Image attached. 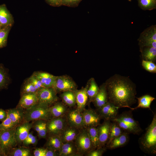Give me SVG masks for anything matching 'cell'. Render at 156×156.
<instances>
[{
    "mask_svg": "<svg viewBox=\"0 0 156 156\" xmlns=\"http://www.w3.org/2000/svg\"><path fill=\"white\" fill-rule=\"evenodd\" d=\"M44 120H36V122L33 125V127H34L35 130L38 133L40 128L43 121Z\"/></svg>",
    "mask_w": 156,
    "mask_h": 156,
    "instance_id": "obj_47",
    "label": "cell"
},
{
    "mask_svg": "<svg viewBox=\"0 0 156 156\" xmlns=\"http://www.w3.org/2000/svg\"><path fill=\"white\" fill-rule=\"evenodd\" d=\"M46 121L43 120L40 128L37 133L39 137L40 138H45L47 133Z\"/></svg>",
    "mask_w": 156,
    "mask_h": 156,
    "instance_id": "obj_41",
    "label": "cell"
},
{
    "mask_svg": "<svg viewBox=\"0 0 156 156\" xmlns=\"http://www.w3.org/2000/svg\"><path fill=\"white\" fill-rule=\"evenodd\" d=\"M2 156L1 154L0 153V156Z\"/></svg>",
    "mask_w": 156,
    "mask_h": 156,
    "instance_id": "obj_55",
    "label": "cell"
},
{
    "mask_svg": "<svg viewBox=\"0 0 156 156\" xmlns=\"http://www.w3.org/2000/svg\"><path fill=\"white\" fill-rule=\"evenodd\" d=\"M138 41L140 49L144 47L156 48V25H152L145 29L141 34Z\"/></svg>",
    "mask_w": 156,
    "mask_h": 156,
    "instance_id": "obj_8",
    "label": "cell"
},
{
    "mask_svg": "<svg viewBox=\"0 0 156 156\" xmlns=\"http://www.w3.org/2000/svg\"><path fill=\"white\" fill-rule=\"evenodd\" d=\"M0 153L1 154L2 156H4L3 151H2L1 146L0 144Z\"/></svg>",
    "mask_w": 156,
    "mask_h": 156,
    "instance_id": "obj_52",
    "label": "cell"
},
{
    "mask_svg": "<svg viewBox=\"0 0 156 156\" xmlns=\"http://www.w3.org/2000/svg\"><path fill=\"white\" fill-rule=\"evenodd\" d=\"M22 95L16 107L25 110L34 106L38 102L36 93Z\"/></svg>",
    "mask_w": 156,
    "mask_h": 156,
    "instance_id": "obj_17",
    "label": "cell"
},
{
    "mask_svg": "<svg viewBox=\"0 0 156 156\" xmlns=\"http://www.w3.org/2000/svg\"><path fill=\"white\" fill-rule=\"evenodd\" d=\"M88 85V82L85 87L78 90L76 89L73 91L75 96L76 104L77 105L76 109L81 113L85 109L88 101L87 90Z\"/></svg>",
    "mask_w": 156,
    "mask_h": 156,
    "instance_id": "obj_16",
    "label": "cell"
},
{
    "mask_svg": "<svg viewBox=\"0 0 156 156\" xmlns=\"http://www.w3.org/2000/svg\"><path fill=\"white\" fill-rule=\"evenodd\" d=\"M33 133H29L26 138L23 141L22 143L25 142L31 139L34 136Z\"/></svg>",
    "mask_w": 156,
    "mask_h": 156,
    "instance_id": "obj_50",
    "label": "cell"
},
{
    "mask_svg": "<svg viewBox=\"0 0 156 156\" xmlns=\"http://www.w3.org/2000/svg\"><path fill=\"white\" fill-rule=\"evenodd\" d=\"M108 101L119 108L131 106L136 101V86L127 77L115 74L105 83Z\"/></svg>",
    "mask_w": 156,
    "mask_h": 156,
    "instance_id": "obj_1",
    "label": "cell"
},
{
    "mask_svg": "<svg viewBox=\"0 0 156 156\" xmlns=\"http://www.w3.org/2000/svg\"><path fill=\"white\" fill-rule=\"evenodd\" d=\"M58 153L59 156H80L74 141L62 143Z\"/></svg>",
    "mask_w": 156,
    "mask_h": 156,
    "instance_id": "obj_20",
    "label": "cell"
},
{
    "mask_svg": "<svg viewBox=\"0 0 156 156\" xmlns=\"http://www.w3.org/2000/svg\"><path fill=\"white\" fill-rule=\"evenodd\" d=\"M111 123L110 120H104L102 124L97 127L99 140L98 148L105 146L108 140Z\"/></svg>",
    "mask_w": 156,
    "mask_h": 156,
    "instance_id": "obj_13",
    "label": "cell"
},
{
    "mask_svg": "<svg viewBox=\"0 0 156 156\" xmlns=\"http://www.w3.org/2000/svg\"><path fill=\"white\" fill-rule=\"evenodd\" d=\"M50 111L52 117H57L65 115L68 110L65 105L61 102H56L50 107Z\"/></svg>",
    "mask_w": 156,
    "mask_h": 156,
    "instance_id": "obj_25",
    "label": "cell"
},
{
    "mask_svg": "<svg viewBox=\"0 0 156 156\" xmlns=\"http://www.w3.org/2000/svg\"><path fill=\"white\" fill-rule=\"evenodd\" d=\"M138 6L142 10H151L156 8V0H137Z\"/></svg>",
    "mask_w": 156,
    "mask_h": 156,
    "instance_id": "obj_35",
    "label": "cell"
},
{
    "mask_svg": "<svg viewBox=\"0 0 156 156\" xmlns=\"http://www.w3.org/2000/svg\"><path fill=\"white\" fill-rule=\"evenodd\" d=\"M86 129L94 149L98 148L99 146V140L97 127H90Z\"/></svg>",
    "mask_w": 156,
    "mask_h": 156,
    "instance_id": "obj_32",
    "label": "cell"
},
{
    "mask_svg": "<svg viewBox=\"0 0 156 156\" xmlns=\"http://www.w3.org/2000/svg\"><path fill=\"white\" fill-rule=\"evenodd\" d=\"M2 28L1 25H0V31L1 30V29Z\"/></svg>",
    "mask_w": 156,
    "mask_h": 156,
    "instance_id": "obj_53",
    "label": "cell"
},
{
    "mask_svg": "<svg viewBox=\"0 0 156 156\" xmlns=\"http://www.w3.org/2000/svg\"><path fill=\"white\" fill-rule=\"evenodd\" d=\"M47 151V148H36L34 151V155L35 156H45Z\"/></svg>",
    "mask_w": 156,
    "mask_h": 156,
    "instance_id": "obj_43",
    "label": "cell"
},
{
    "mask_svg": "<svg viewBox=\"0 0 156 156\" xmlns=\"http://www.w3.org/2000/svg\"><path fill=\"white\" fill-rule=\"evenodd\" d=\"M47 151L46 153L45 156H58L57 152L53 151L47 148Z\"/></svg>",
    "mask_w": 156,
    "mask_h": 156,
    "instance_id": "obj_49",
    "label": "cell"
},
{
    "mask_svg": "<svg viewBox=\"0 0 156 156\" xmlns=\"http://www.w3.org/2000/svg\"><path fill=\"white\" fill-rule=\"evenodd\" d=\"M8 155L10 156H30V150L26 147H22L12 149Z\"/></svg>",
    "mask_w": 156,
    "mask_h": 156,
    "instance_id": "obj_34",
    "label": "cell"
},
{
    "mask_svg": "<svg viewBox=\"0 0 156 156\" xmlns=\"http://www.w3.org/2000/svg\"><path fill=\"white\" fill-rule=\"evenodd\" d=\"M69 0H61L62 6H67Z\"/></svg>",
    "mask_w": 156,
    "mask_h": 156,
    "instance_id": "obj_51",
    "label": "cell"
},
{
    "mask_svg": "<svg viewBox=\"0 0 156 156\" xmlns=\"http://www.w3.org/2000/svg\"><path fill=\"white\" fill-rule=\"evenodd\" d=\"M49 106L38 102L25 109L23 121L30 122L38 120L47 121L52 118Z\"/></svg>",
    "mask_w": 156,
    "mask_h": 156,
    "instance_id": "obj_4",
    "label": "cell"
},
{
    "mask_svg": "<svg viewBox=\"0 0 156 156\" xmlns=\"http://www.w3.org/2000/svg\"><path fill=\"white\" fill-rule=\"evenodd\" d=\"M11 27L6 26L2 28L0 31V49L6 46L8 35Z\"/></svg>",
    "mask_w": 156,
    "mask_h": 156,
    "instance_id": "obj_36",
    "label": "cell"
},
{
    "mask_svg": "<svg viewBox=\"0 0 156 156\" xmlns=\"http://www.w3.org/2000/svg\"><path fill=\"white\" fill-rule=\"evenodd\" d=\"M10 79L8 72L2 64H0V90L6 88Z\"/></svg>",
    "mask_w": 156,
    "mask_h": 156,
    "instance_id": "obj_33",
    "label": "cell"
},
{
    "mask_svg": "<svg viewBox=\"0 0 156 156\" xmlns=\"http://www.w3.org/2000/svg\"><path fill=\"white\" fill-rule=\"evenodd\" d=\"M13 122L7 115L6 119L0 124V131L9 130L15 128Z\"/></svg>",
    "mask_w": 156,
    "mask_h": 156,
    "instance_id": "obj_38",
    "label": "cell"
},
{
    "mask_svg": "<svg viewBox=\"0 0 156 156\" xmlns=\"http://www.w3.org/2000/svg\"><path fill=\"white\" fill-rule=\"evenodd\" d=\"M80 156H86L94 149L89 136L87 129L83 127L79 132L74 141Z\"/></svg>",
    "mask_w": 156,
    "mask_h": 156,
    "instance_id": "obj_5",
    "label": "cell"
},
{
    "mask_svg": "<svg viewBox=\"0 0 156 156\" xmlns=\"http://www.w3.org/2000/svg\"><path fill=\"white\" fill-rule=\"evenodd\" d=\"M37 95L39 103L49 107L56 103L58 99L57 92L53 88H44L37 91Z\"/></svg>",
    "mask_w": 156,
    "mask_h": 156,
    "instance_id": "obj_10",
    "label": "cell"
},
{
    "mask_svg": "<svg viewBox=\"0 0 156 156\" xmlns=\"http://www.w3.org/2000/svg\"><path fill=\"white\" fill-rule=\"evenodd\" d=\"M28 79L34 85L38 91L43 88H44L40 81L33 74L28 78Z\"/></svg>",
    "mask_w": 156,
    "mask_h": 156,
    "instance_id": "obj_40",
    "label": "cell"
},
{
    "mask_svg": "<svg viewBox=\"0 0 156 156\" xmlns=\"http://www.w3.org/2000/svg\"><path fill=\"white\" fill-rule=\"evenodd\" d=\"M129 133L124 132L122 134L112 140L107 145V148L113 149L123 147L127 144L129 140Z\"/></svg>",
    "mask_w": 156,
    "mask_h": 156,
    "instance_id": "obj_24",
    "label": "cell"
},
{
    "mask_svg": "<svg viewBox=\"0 0 156 156\" xmlns=\"http://www.w3.org/2000/svg\"><path fill=\"white\" fill-rule=\"evenodd\" d=\"M37 142L38 140L37 138L34 136L30 140L23 143L24 146H27L31 144L36 145L37 144Z\"/></svg>",
    "mask_w": 156,
    "mask_h": 156,
    "instance_id": "obj_46",
    "label": "cell"
},
{
    "mask_svg": "<svg viewBox=\"0 0 156 156\" xmlns=\"http://www.w3.org/2000/svg\"><path fill=\"white\" fill-rule=\"evenodd\" d=\"M46 2L49 5L54 7L61 6V0H45Z\"/></svg>",
    "mask_w": 156,
    "mask_h": 156,
    "instance_id": "obj_44",
    "label": "cell"
},
{
    "mask_svg": "<svg viewBox=\"0 0 156 156\" xmlns=\"http://www.w3.org/2000/svg\"><path fill=\"white\" fill-rule=\"evenodd\" d=\"M106 148L105 146L97 148L93 150L88 153L86 156H102L106 151Z\"/></svg>",
    "mask_w": 156,
    "mask_h": 156,
    "instance_id": "obj_42",
    "label": "cell"
},
{
    "mask_svg": "<svg viewBox=\"0 0 156 156\" xmlns=\"http://www.w3.org/2000/svg\"><path fill=\"white\" fill-rule=\"evenodd\" d=\"M142 65L146 71L151 73H156V65L153 62L143 60Z\"/></svg>",
    "mask_w": 156,
    "mask_h": 156,
    "instance_id": "obj_39",
    "label": "cell"
},
{
    "mask_svg": "<svg viewBox=\"0 0 156 156\" xmlns=\"http://www.w3.org/2000/svg\"><path fill=\"white\" fill-rule=\"evenodd\" d=\"M57 92L71 91L77 89V85L74 81L69 76L63 75L57 76L52 87Z\"/></svg>",
    "mask_w": 156,
    "mask_h": 156,
    "instance_id": "obj_9",
    "label": "cell"
},
{
    "mask_svg": "<svg viewBox=\"0 0 156 156\" xmlns=\"http://www.w3.org/2000/svg\"><path fill=\"white\" fill-rule=\"evenodd\" d=\"M7 116V113L6 111L0 108V121H3L6 119Z\"/></svg>",
    "mask_w": 156,
    "mask_h": 156,
    "instance_id": "obj_48",
    "label": "cell"
},
{
    "mask_svg": "<svg viewBox=\"0 0 156 156\" xmlns=\"http://www.w3.org/2000/svg\"><path fill=\"white\" fill-rule=\"evenodd\" d=\"M65 116L68 125L79 129L84 127L82 113L76 108L68 110Z\"/></svg>",
    "mask_w": 156,
    "mask_h": 156,
    "instance_id": "obj_11",
    "label": "cell"
},
{
    "mask_svg": "<svg viewBox=\"0 0 156 156\" xmlns=\"http://www.w3.org/2000/svg\"><path fill=\"white\" fill-rule=\"evenodd\" d=\"M60 97L64 103L70 107L74 106L76 104L75 96L73 91L63 92L61 94Z\"/></svg>",
    "mask_w": 156,
    "mask_h": 156,
    "instance_id": "obj_30",
    "label": "cell"
},
{
    "mask_svg": "<svg viewBox=\"0 0 156 156\" xmlns=\"http://www.w3.org/2000/svg\"><path fill=\"white\" fill-rule=\"evenodd\" d=\"M15 128L0 131V144L4 156L8 155L13 148L17 144L14 135Z\"/></svg>",
    "mask_w": 156,
    "mask_h": 156,
    "instance_id": "obj_6",
    "label": "cell"
},
{
    "mask_svg": "<svg viewBox=\"0 0 156 156\" xmlns=\"http://www.w3.org/2000/svg\"><path fill=\"white\" fill-rule=\"evenodd\" d=\"M138 101V105L131 109L134 110L139 108H147L151 110L150 106L151 103L155 99L154 97L148 94H145L139 97H136Z\"/></svg>",
    "mask_w": 156,
    "mask_h": 156,
    "instance_id": "obj_27",
    "label": "cell"
},
{
    "mask_svg": "<svg viewBox=\"0 0 156 156\" xmlns=\"http://www.w3.org/2000/svg\"><path fill=\"white\" fill-rule=\"evenodd\" d=\"M42 82L44 88L52 87L57 76L48 73L42 72H36L33 74Z\"/></svg>",
    "mask_w": 156,
    "mask_h": 156,
    "instance_id": "obj_23",
    "label": "cell"
},
{
    "mask_svg": "<svg viewBox=\"0 0 156 156\" xmlns=\"http://www.w3.org/2000/svg\"><path fill=\"white\" fill-rule=\"evenodd\" d=\"M111 121L116 122L124 132L138 134L142 130L139 122L133 117L131 112H124L118 115Z\"/></svg>",
    "mask_w": 156,
    "mask_h": 156,
    "instance_id": "obj_3",
    "label": "cell"
},
{
    "mask_svg": "<svg viewBox=\"0 0 156 156\" xmlns=\"http://www.w3.org/2000/svg\"><path fill=\"white\" fill-rule=\"evenodd\" d=\"M108 101L107 93L105 83H104L99 87L98 92L92 102L97 110Z\"/></svg>",
    "mask_w": 156,
    "mask_h": 156,
    "instance_id": "obj_18",
    "label": "cell"
},
{
    "mask_svg": "<svg viewBox=\"0 0 156 156\" xmlns=\"http://www.w3.org/2000/svg\"><path fill=\"white\" fill-rule=\"evenodd\" d=\"M80 129L68 125L59 136L62 143L74 141L79 132Z\"/></svg>",
    "mask_w": 156,
    "mask_h": 156,
    "instance_id": "obj_19",
    "label": "cell"
},
{
    "mask_svg": "<svg viewBox=\"0 0 156 156\" xmlns=\"http://www.w3.org/2000/svg\"><path fill=\"white\" fill-rule=\"evenodd\" d=\"M12 14L3 4L0 5V25L2 28L10 26L12 27L14 23Z\"/></svg>",
    "mask_w": 156,
    "mask_h": 156,
    "instance_id": "obj_21",
    "label": "cell"
},
{
    "mask_svg": "<svg viewBox=\"0 0 156 156\" xmlns=\"http://www.w3.org/2000/svg\"><path fill=\"white\" fill-rule=\"evenodd\" d=\"M124 132L116 122L112 121L111 125L108 140L105 146L108 145L112 140L121 135Z\"/></svg>",
    "mask_w": 156,
    "mask_h": 156,
    "instance_id": "obj_31",
    "label": "cell"
},
{
    "mask_svg": "<svg viewBox=\"0 0 156 156\" xmlns=\"http://www.w3.org/2000/svg\"><path fill=\"white\" fill-rule=\"evenodd\" d=\"M22 94L36 93L38 90L28 78L23 83L21 89Z\"/></svg>",
    "mask_w": 156,
    "mask_h": 156,
    "instance_id": "obj_37",
    "label": "cell"
},
{
    "mask_svg": "<svg viewBox=\"0 0 156 156\" xmlns=\"http://www.w3.org/2000/svg\"><path fill=\"white\" fill-rule=\"evenodd\" d=\"M89 85L87 90L88 100L89 103L94 99L99 89L97 83L93 78H91L88 81Z\"/></svg>",
    "mask_w": 156,
    "mask_h": 156,
    "instance_id": "obj_29",
    "label": "cell"
},
{
    "mask_svg": "<svg viewBox=\"0 0 156 156\" xmlns=\"http://www.w3.org/2000/svg\"><path fill=\"white\" fill-rule=\"evenodd\" d=\"M143 60L153 62L156 58V48L151 47H144L140 49Z\"/></svg>",
    "mask_w": 156,
    "mask_h": 156,
    "instance_id": "obj_28",
    "label": "cell"
},
{
    "mask_svg": "<svg viewBox=\"0 0 156 156\" xmlns=\"http://www.w3.org/2000/svg\"><path fill=\"white\" fill-rule=\"evenodd\" d=\"M128 0L129 1H132V0Z\"/></svg>",
    "mask_w": 156,
    "mask_h": 156,
    "instance_id": "obj_54",
    "label": "cell"
},
{
    "mask_svg": "<svg viewBox=\"0 0 156 156\" xmlns=\"http://www.w3.org/2000/svg\"><path fill=\"white\" fill-rule=\"evenodd\" d=\"M82 0H69L67 6L75 8L78 6Z\"/></svg>",
    "mask_w": 156,
    "mask_h": 156,
    "instance_id": "obj_45",
    "label": "cell"
},
{
    "mask_svg": "<svg viewBox=\"0 0 156 156\" xmlns=\"http://www.w3.org/2000/svg\"><path fill=\"white\" fill-rule=\"evenodd\" d=\"M47 133L49 135H59L67 125L65 115L52 117L46 121Z\"/></svg>",
    "mask_w": 156,
    "mask_h": 156,
    "instance_id": "obj_7",
    "label": "cell"
},
{
    "mask_svg": "<svg viewBox=\"0 0 156 156\" xmlns=\"http://www.w3.org/2000/svg\"><path fill=\"white\" fill-rule=\"evenodd\" d=\"M6 111L7 115L16 127L23 120L25 109L16 107L8 109Z\"/></svg>",
    "mask_w": 156,
    "mask_h": 156,
    "instance_id": "obj_22",
    "label": "cell"
},
{
    "mask_svg": "<svg viewBox=\"0 0 156 156\" xmlns=\"http://www.w3.org/2000/svg\"><path fill=\"white\" fill-rule=\"evenodd\" d=\"M141 149L151 155L156 153V114L155 113L152 122L145 133L138 141Z\"/></svg>",
    "mask_w": 156,
    "mask_h": 156,
    "instance_id": "obj_2",
    "label": "cell"
},
{
    "mask_svg": "<svg viewBox=\"0 0 156 156\" xmlns=\"http://www.w3.org/2000/svg\"><path fill=\"white\" fill-rule=\"evenodd\" d=\"M82 113L85 128L96 127L100 124L101 118L98 113L94 110L85 109Z\"/></svg>",
    "mask_w": 156,
    "mask_h": 156,
    "instance_id": "obj_12",
    "label": "cell"
},
{
    "mask_svg": "<svg viewBox=\"0 0 156 156\" xmlns=\"http://www.w3.org/2000/svg\"><path fill=\"white\" fill-rule=\"evenodd\" d=\"M62 144L59 135H51L48 138L46 145L47 148L58 152Z\"/></svg>",
    "mask_w": 156,
    "mask_h": 156,
    "instance_id": "obj_26",
    "label": "cell"
},
{
    "mask_svg": "<svg viewBox=\"0 0 156 156\" xmlns=\"http://www.w3.org/2000/svg\"><path fill=\"white\" fill-rule=\"evenodd\" d=\"M33 123L25 121L17 125L15 129V137L18 143H22L33 127Z\"/></svg>",
    "mask_w": 156,
    "mask_h": 156,
    "instance_id": "obj_14",
    "label": "cell"
},
{
    "mask_svg": "<svg viewBox=\"0 0 156 156\" xmlns=\"http://www.w3.org/2000/svg\"><path fill=\"white\" fill-rule=\"evenodd\" d=\"M119 108L108 101L97 110L101 118L111 121L118 115V109Z\"/></svg>",
    "mask_w": 156,
    "mask_h": 156,
    "instance_id": "obj_15",
    "label": "cell"
},
{
    "mask_svg": "<svg viewBox=\"0 0 156 156\" xmlns=\"http://www.w3.org/2000/svg\"></svg>",
    "mask_w": 156,
    "mask_h": 156,
    "instance_id": "obj_56",
    "label": "cell"
}]
</instances>
